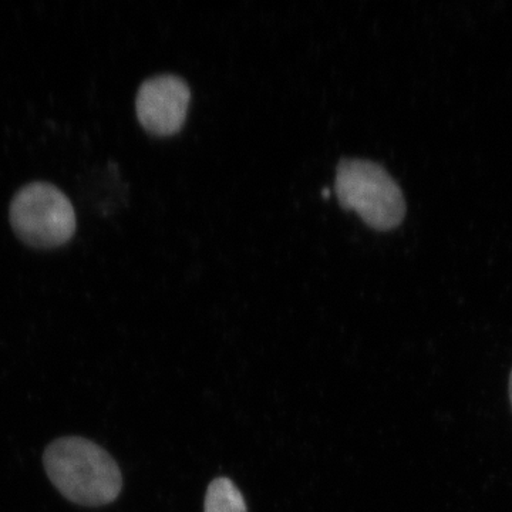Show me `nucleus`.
<instances>
[{
	"mask_svg": "<svg viewBox=\"0 0 512 512\" xmlns=\"http://www.w3.org/2000/svg\"><path fill=\"white\" fill-rule=\"evenodd\" d=\"M43 466L57 491L70 503L103 507L119 498V464L99 444L84 437H60L46 447Z\"/></svg>",
	"mask_w": 512,
	"mask_h": 512,
	"instance_id": "f257e3e1",
	"label": "nucleus"
},
{
	"mask_svg": "<svg viewBox=\"0 0 512 512\" xmlns=\"http://www.w3.org/2000/svg\"><path fill=\"white\" fill-rule=\"evenodd\" d=\"M335 190L340 204L355 210L370 227L389 231L406 217L402 188L383 165L365 158H342Z\"/></svg>",
	"mask_w": 512,
	"mask_h": 512,
	"instance_id": "f03ea898",
	"label": "nucleus"
},
{
	"mask_svg": "<svg viewBox=\"0 0 512 512\" xmlns=\"http://www.w3.org/2000/svg\"><path fill=\"white\" fill-rule=\"evenodd\" d=\"M10 222L30 247L55 248L73 237L76 212L69 198L55 185L32 183L13 198Z\"/></svg>",
	"mask_w": 512,
	"mask_h": 512,
	"instance_id": "7ed1b4c3",
	"label": "nucleus"
},
{
	"mask_svg": "<svg viewBox=\"0 0 512 512\" xmlns=\"http://www.w3.org/2000/svg\"><path fill=\"white\" fill-rule=\"evenodd\" d=\"M190 99L191 89L183 77L157 74L144 80L138 89V120L150 133L170 136L183 126Z\"/></svg>",
	"mask_w": 512,
	"mask_h": 512,
	"instance_id": "20e7f679",
	"label": "nucleus"
},
{
	"mask_svg": "<svg viewBox=\"0 0 512 512\" xmlns=\"http://www.w3.org/2000/svg\"><path fill=\"white\" fill-rule=\"evenodd\" d=\"M205 512H248L237 485L229 478H215L205 497Z\"/></svg>",
	"mask_w": 512,
	"mask_h": 512,
	"instance_id": "39448f33",
	"label": "nucleus"
},
{
	"mask_svg": "<svg viewBox=\"0 0 512 512\" xmlns=\"http://www.w3.org/2000/svg\"><path fill=\"white\" fill-rule=\"evenodd\" d=\"M510 400H511V406H512V370H511V376H510Z\"/></svg>",
	"mask_w": 512,
	"mask_h": 512,
	"instance_id": "423d86ee",
	"label": "nucleus"
}]
</instances>
